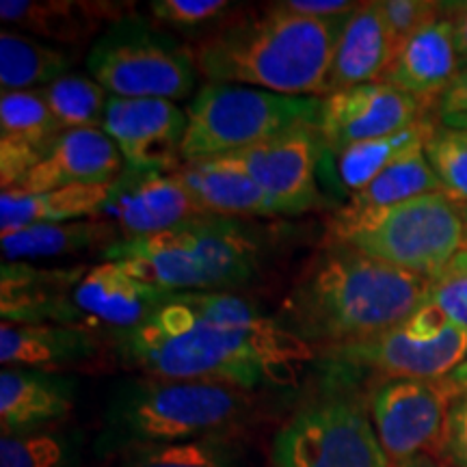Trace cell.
<instances>
[{"mask_svg":"<svg viewBox=\"0 0 467 467\" xmlns=\"http://www.w3.org/2000/svg\"><path fill=\"white\" fill-rule=\"evenodd\" d=\"M448 379H451V381L457 385L461 392H465V389H467V358H465L463 364H461Z\"/></svg>","mask_w":467,"mask_h":467,"instance_id":"obj_44","label":"cell"},{"mask_svg":"<svg viewBox=\"0 0 467 467\" xmlns=\"http://www.w3.org/2000/svg\"><path fill=\"white\" fill-rule=\"evenodd\" d=\"M107 340L119 364L143 377L247 392L292 383L317 355L282 320L234 292H173L141 325Z\"/></svg>","mask_w":467,"mask_h":467,"instance_id":"obj_1","label":"cell"},{"mask_svg":"<svg viewBox=\"0 0 467 467\" xmlns=\"http://www.w3.org/2000/svg\"><path fill=\"white\" fill-rule=\"evenodd\" d=\"M134 11L117 0H3L0 20L55 46L96 44L115 22Z\"/></svg>","mask_w":467,"mask_h":467,"instance_id":"obj_18","label":"cell"},{"mask_svg":"<svg viewBox=\"0 0 467 467\" xmlns=\"http://www.w3.org/2000/svg\"><path fill=\"white\" fill-rule=\"evenodd\" d=\"M461 389L451 379H388L370 400L372 424L389 463L443 451L448 411Z\"/></svg>","mask_w":467,"mask_h":467,"instance_id":"obj_10","label":"cell"},{"mask_svg":"<svg viewBox=\"0 0 467 467\" xmlns=\"http://www.w3.org/2000/svg\"><path fill=\"white\" fill-rule=\"evenodd\" d=\"M124 159L102 128L66 130L14 191L39 195L69 186H107L124 173Z\"/></svg>","mask_w":467,"mask_h":467,"instance_id":"obj_19","label":"cell"},{"mask_svg":"<svg viewBox=\"0 0 467 467\" xmlns=\"http://www.w3.org/2000/svg\"><path fill=\"white\" fill-rule=\"evenodd\" d=\"M323 98L282 96L243 85L206 83L186 107L182 161L238 154L301 126H318Z\"/></svg>","mask_w":467,"mask_h":467,"instance_id":"obj_7","label":"cell"},{"mask_svg":"<svg viewBox=\"0 0 467 467\" xmlns=\"http://www.w3.org/2000/svg\"><path fill=\"white\" fill-rule=\"evenodd\" d=\"M389 467H451L448 463L437 457V454H416V457H409L396 463H389Z\"/></svg>","mask_w":467,"mask_h":467,"instance_id":"obj_42","label":"cell"},{"mask_svg":"<svg viewBox=\"0 0 467 467\" xmlns=\"http://www.w3.org/2000/svg\"><path fill=\"white\" fill-rule=\"evenodd\" d=\"M203 214L227 219L275 217V202L230 156L182 162L173 171Z\"/></svg>","mask_w":467,"mask_h":467,"instance_id":"obj_23","label":"cell"},{"mask_svg":"<svg viewBox=\"0 0 467 467\" xmlns=\"http://www.w3.org/2000/svg\"><path fill=\"white\" fill-rule=\"evenodd\" d=\"M344 20H314L282 0L238 9L217 33L191 48L208 83L325 98Z\"/></svg>","mask_w":467,"mask_h":467,"instance_id":"obj_3","label":"cell"},{"mask_svg":"<svg viewBox=\"0 0 467 467\" xmlns=\"http://www.w3.org/2000/svg\"><path fill=\"white\" fill-rule=\"evenodd\" d=\"M66 132L42 91L3 93L0 98V184L14 191L33 171L52 143Z\"/></svg>","mask_w":467,"mask_h":467,"instance_id":"obj_20","label":"cell"},{"mask_svg":"<svg viewBox=\"0 0 467 467\" xmlns=\"http://www.w3.org/2000/svg\"><path fill=\"white\" fill-rule=\"evenodd\" d=\"M238 11L227 0H151L150 16L167 31L182 35L191 44L217 33Z\"/></svg>","mask_w":467,"mask_h":467,"instance_id":"obj_33","label":"cell"},{"mask_svg":"<svg viewBox=\"0 0 467 467\" xmlns=\"http://www.w3.org/2000/svg\"><path fill=\"white\" fill-rule=\"evenodd\" d=\"M284 5L314 20H344L359 7L353 0H284Z\"/></svg>","mask_w":467,"mask_h":467,"instance_id":"obj_39","label":"cell"},{"mask_svg":"<svg viewBox=\"0 0 467 467\" xmlns=\"http://www.w3.org/2000/svg\"><path fill=\"white\" fill-rule=\"evenodd\" d=\"M435 128L426 119H420L416 126L407 128V130L388 134V137L372 139V141L355 143L337 151V175H340V184L347 189L350 195L366 189L379 173L399 161L405 151L416 148L420 143H426Z\"/></svg>","mask_w":467,"mask_h":467,"instance_id":"obj_30","label":"cell"},{"mask_svg":"<svg viewBox=\"0 0 467 467\" xmlns=\"http://www.w3.org/2000/svg\"><path fill=\"white\" fill-rule=\"evenodd\" d=\"M74 52L48 44L16 28L0 33V89L3 93L33 91L67 76L76 66Z\"/></svg>","mask_w":467,"mask_h":467,"instance_id":"obj_28","label":"cell"},{"mask_svg":"<svg viewBox=\"0 0 467 467\" xmlns=\"http://www.w3.org/2000/svg\"><path fill=\"white\" fill-rule=\"evenodd\" d=\"M325 150L318 126H301L230 159L275 202L279 214L292 217L323 206L318 167Z\"/></svg>","mask_w":467,"mask_h":467,"instance_id":"obj_11","label":"cell"},{"mask_svg":"<svg viewBox=\"0 0 467 467\" xmlns=\"http://www.w3.org/2000/svg\"><path fill=\"white\" fill-rule=\"evenodd\" d=\"M203 213L173 173H139L124 169L110 184L100 219L117 227L124 241L156 236Z\"/></svg>","mask_w":467,"mask_h":467,"instance_id":"obj_15","label":"cell"},{"mask_svg":"<svg viewBox=\"0 0 467 467\" xmlns=\"http://www.w3.org/2000/svg\"><path fill=\"white\" fill-rule=\"evenodd\" d=\"M461 275H467V251H461L457 258L451 262V266H448L440 277H461Z\"/></svg>","mask_w":467,"mask_h":467,"instance_id":"obj_43","label":"cell"},{"mask_svg":"<svg viewBox=\"0 0 467 467\" xmlns=\"http://www.w3.org/2000/svg\"><path fill=\"white\" fill-rule=\"evenodd\" d=\"M173 292L139 282L117 262L87 266L76 285L74 303L83 329L109 337L134 329L162 306Z\"/></svg>","mask_w":467,"mask_h":467,"instance_id":"obj_17","label":"cell"},{"mask_svg":"<svg viewBox=\"0 0 467 467\" xmlns=\"http://www.w3.org/2000/svg\"><path fill=\"white\" fill-rule=\"evenodd\" d=\"M78 446L61 431H28L3 435L0 467H76Z\"/></svg>","mask_w":467,"mask_h":467,"instance_id":"obj_34","label":"cell"},{"mask_svg":"<svg viewBox=\"0 0 467 467\" xmlns=\"http://www.w3.org/2000/svg\"><path fill=\"white\" fill-rule=\"evenodd\" d=\"M463 208L443 192H429L396 206L329 221V244H344L368 258L435 282L463 251Z\"/></svg>","mask_w":467,"mask_h":467,"instance_id":"obj_6","label":"cell"},{"mask_svg":"<svg viewBox=\"0 0 467 467\" xmlns=\"http://www.w3.org/2000/svg\"><path fill=\"white\" fill-rule=\"evenodd\" d=\"M254 409L247 389L178 379H128L107 407L109 448L225 437Z\"/></svg>","mask_w":467,"mask_h":467,"instance_id":"obj_5","label":"cell"},{"mask_svg":"<svg viewBox=\"0 0 467 467\" xmlns=\"http://www.w3.org/2000/svg\"><path fill=\"white\" fill-rule=\"evenodd\" d=\"M431 284L344 244H329L292 285L279 320L327 353L402 325L422 306Z\"/></svg>","mask_w":467,"mask_h":467,"instance_id":"obj_2","label":"cell"},{"mask_svg":"<svg viewBox=\"0 0 467 467\" xmlns=\"http://www.w3.org/2000/svg\"><path fill=\"white\" fill-rule=\"evenodd\" d=\"M443 452L452 467H467V389L454 399L448 411Z\"/></svg>","mask_w":467,"mask_h":467,"instance_id":"obj_38","label":"cell"},{"mask_svg":"<svg viewBox=\"0 0 467 467\" xmlns=\"http://www.w3.org/2000/svg\"><path fill=\"white\" fill-rule=\"evenodd\" d=\"M85 66L110 98L178 102L195 96L202 76L191 44L137 9L96 39Z\"/></svg>","mask_w":467,"mask_h":467,"instance_id":"obj_8","label":"cell"},{"mask_svg":"<svg viewBox=\"0 0 467 467\" xmlns=\"http://www.w3.org/2000/svg\"><path fill=\"white\" fill-rule=\"evenodd\" d=\"M265 244L241 219L203 214L156 236L119 241L102 262L167 292H230L260 271Z\"/></svg>","mask_w":467,"mask_h":467,"instance_id":"obj_4","label":"cell"},{"mask_svg":"<svg viewBox=\"0 0 467 467\" xmlns=\"http://www.w3.org/2000/svg\"><path fill=\"white\" fill-rule=\"evenodd\" d=\"M441 11L452 22L454 42L461 57V67L467 69V0H454V3H441ZM461 69V72H463Z\"/></svg>","mask_w":467,"mask_h":467,"instance_id":"obj_40","label":"cell"},{"mask_svg":"<svg viewBox=\"0 0 467 467\" xmlns=\"http://www.w3.org/2000/svg\"><path fill=\"white\" fill-rule=\"evenodd\" d=\"M424 301L440 307L454 325L467 327V275L437 277Z\"/></svg>","mask_w":467,"mask_h":467,"instance_id":"obj_37","label":"cell"},{"mask_svg":"<svg viewBox=\"0 0 467 467\" xmlns=\"http://www.w3.org/2000/svg\"><path fill=\"white\" fill-rule=\"evenodd\" d=\"M102 130L130 171L173 173L182 167L186 110L171 100L109 98Z\"/></svg>","mask_w":467,"mask_h":467,"instance_id":"obj_12","label":"cell"},{"mask_svg":"<svg viewBox=\"0 0 467 467\" xmlns=\"http://www.w3.org/2000/svg\"><path fill=\"white\" fill-rule=\"evenodd\" d=\"M107 186H69L39 195L3 191L0 195V234L9 236L33 225L67 223L100 217L109 197Z\"/></svg>","mask_w":467,"mask_h":467,"instance_id":"obj_26","label":"cell"},{"mask_svg":"<svg viewBox=\"0 0 467 467\" xmlns=\"http://www.w3.org/2000/svg\"><path fill=\"white\" fill-rule=\"evenodd\" d=\"M340 364L368 368L388 379H448L467 358V327L451 325L435 340L413 337L399 325L368 342L323 353Z\"/></svg>","mask_w":467,"mask_h":467,"instance_id":"obj_13","label":"cell"},{"mask_svg":"<svg viewBox=\"0 0 467 467\" xmlns=\"http://www.w3.org/2000/svg\"><path fill=\"white\" fill-rule=\"evenodd\" d=\"M424 151L443 195L461 208L467 206V132L435 128L426 139Z\"/></svg>","mask_w":467,"mask_h":467,"instance_id":"obj_35","label":"cell"},{"mask_svg":"<svg viewBox=\"0 0 467 467\" xmlns=\"http://www.w3.org/2000/svg\"><path fill=\"white\" fill-rule=\"evenodd\" d=\"M461 57L452 22L440 11L396 52L383 83L409 93L416 100L440 98L461 74Z\"/></svg>","mask_w":467,"mask_h":467,"instance_id":"obj_21","label":"cell"},{"mask_svg":"<svg viewBox=\"0 0 467 467\" xmlns=\"http://www.w3.org/2000/svg\"><path fill=\"white\" fill-rule=\"evenodd\" d=\"M236 446L225 437L178 443H139L124 451L121 467H238Z\"/></svg>","mask_w":467,"mask_h":467,"instance_id":"obj_31","label":"cell"},{"mask_svg":"<svg viewBox=\"0 0 467 467\" xmlns=\"http://www.w3.org/2000/svg\"><path fill=\"white\" fill-rule=\"evenodd\" d=\"M441 126L452 128V130H461L467 132V115H452V117H443Z\"/></svg>","mask_w":467,"mask_h":467,"instance_id":"obj_45","label":"cell"},{"mask_svg":"<svg viewBox=\"0 0 467 467\" xmlns=\"http://www.w3.org/2000/svg\"><path fill=\"white\" fill-rule=\"evenodd\" d=\"M429 192H441V186L426 159L424 143H420L405 151L383 173H379L366 189L350 195L348 203L342 210L350 214H364L416 200Z\"/></svg>","mask_w":467,"mask_h":467,"instance_id":"obj_29","label":"cell"},{"mask_svg":"<svg viewBox=\"0 0 467 467\" xmlns=\"http://www.w3.org/2000/svg\"><path fill=\"white\" fill-rule=\"evenodd\" d=\"M87 266H35L3 262L0 314L3 323L80 327L74 292ZM89 331V329H87Z\"/></svg>","mask_w":467,"mask_h":467,"instance_id":"obj_16","label":"cell"},{"mask_svg":"<svg viewBox=\"0 0 467 467\" xmlns=\"http://www.w3.org/2000/svg\"><path fill=\"white\" fill-rule=\"evenodd\" d=\"M420 119L422 102L379 80L325 96L318 130L327 150L337 154L348 145L407 130Z\"/></svg>","mask_w":467,"mask_h":467,"instance_id":"obj_14","label":"cell"},{"mask_svg":"<svg viewBox=\"0 0 467 467\" xmlns=\"http://www.w3.org/2000/svg\"><path fill=\"white\" fill-rule=\"evenodd\" d=\"M273 467H389L361 402L327 399L296 411L273 441Z\"/></svg>","mask_w":467,"mask_h":467,"instance_id":"obj_9","label":"cell"},{"mask_svg":"<svg viewBox=\"0 0 467 467\" xmlns=\"http://www.w3.org/2000/svg\"><path fill=\"white\" fill-rule=\"evenodd\" d=\"M39 91L63 130L102 128L110 96L96 80L80 74H67Z\"/></svg>","mask_w":467,"mask_h":467,"instance_id":"obj_32","label":"cell"},{"mask_svg":"<svg viewBox=\"0 0 467 467\" xmlns=\"http://www.w3.org/2000/svg\"><path fill=\"white\" fill-rule=\"evenodd\" d=\"M463 227H465V236H463V251H467V206H463Z\"/></svg>","mask_w":467,"mask_h":467,"instance_id":"obj_46","label":"cell"},{"mask_svg":"<svg viewBox=\"0 0 467 467\" xmlns=\"http://www.w3.org/2000/svg\"><path fill=\"white\" fill-rule=\"evenodd\" d=\"M437 113L441 119L452 115H467V69L457 76V80L437 100Z\"/></svg>","mask_w":467,"mask_h":467,"instance_id":"obj_41","label":"cell"},{"mask_svg":"<svg viewBox=\"0 0 467 467\" xmlns=\"http://www.w3.org/2000/svg\"><path fill=\"white\" fill-rule=\"evenodd\" d=\"M102 336L80 327L3 323L0 361L5 368L61 372L96 361L102 353Z\"/></svg>","mask_w":467,"mask_h":467,"instance_id":"obj_22","label":"cell"},{"mask_svg":"<svg viewBox=\"0 0 467 467\" xmlns=\"http://www.w3.org/2000/svg\"><path fill=\"white\" fill-rule=\"evenodd\" d=\"M124 241L113 223L93 217L67 223L33 225L3 236V254L7 262H28L63 258L83 251H107L110 244Z\"/></svg>","mask_w":467,"mask_h":467,"instance_id":"obj_27","label":"cell"},{"mask_svg":"<svg viewBox=\"0 0 467 467\" xmlns=\"http://www.w3.org/2000/svg\"><path fill=\"white\" fill-rule=\"evenodd\" d=\"M76 381L58 372L3 368L0 424L3 435L42 431L72 411Z\"/></svg>","mask_w":467,"mask_h":467,"instance_id":"obj_24","label":"cell"},{"mask_svg":"<svg viewBox=\"0 0 467 467\" xmlns=\"http://www.w3.org/2000/svg\"><path fill=\"white\" fill-rule=\"evenodd\" d=\"M389 63H392V44L383 22L381 0L359 3V7L344 20L337 37L329 78H327L329 93L379 83L388 72Z\"/></svg>","mask_w":467,"mask_h":467,"instance_id":"obj_25","label":"cell"},{"mask_svg":"<svg viewBox=\"0 0 467 467\" xmlns=\"http://www.w3.org/2000/svg\"><path fill=\"white\" fill-rule=\"evenodd\" d=\"M441 11V3L433 0H381V14L388 28L392 58L411 35H416L426 22Z\"/></svg>","mask_w":467,"mask_h":467,"instance_id":"obj_36","label":"cell"}]
</instances>
